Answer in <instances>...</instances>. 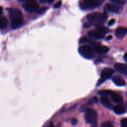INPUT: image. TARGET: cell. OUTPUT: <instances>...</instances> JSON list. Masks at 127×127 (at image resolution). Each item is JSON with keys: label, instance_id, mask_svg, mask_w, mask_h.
Here are the masks:
<instances>
[{"label": "cell", "instance_id": "cell-1", "mask_svg": "<svg viewBox=\"0 0 127 127\" xmlns=\"http://www.w3.org/2000/svg\"><path fill=\"white\" fill-rule=\"evenodd\" d=\"M9 17L11 20V27L12 29L18 28L23 24L22 12L18 9H10Z\"/></svg>", "mask_w": 127, "mask_h": 127}, {"label": "cell", "instance_id": "cell-2", "mask_svg": "<svg viewBox=\"0 0 127 127\" xmlns=\"http://www.w3.org/2000/svg\"><path fill=\"white\" fill-rule=\"evenodd\" d=\"M108 16L105 12H93L87 16L88 22L94 24H104L107 19Z\"/></svg>", "mask_w": 127, "mask_h": 127}, {"label": "cell", "instance_id": "cell-3", "mask_svg": "<svg viewBox=\"0 0 127 127\" xmlns=\"http://www.w3.org/2000/svg\"><path fill=\"white\" fill-rule=\"evenodd\" d=\"M79 52L83 57L88 59H91L95 56L94 49L89 45H83L79 47Z\"/></svg>", "mask_w": 127, "mask_h": 127}, {"label": "cell", "instance_id": "cell-4", "mask_svg": "<svg viewBox=\"0 0 127 127\" xmlns=\"http://www.w3.org/2000/svg\"><path fill=\"white\" fill-rule=\"evenodd\" d=\"M104 0H84L81 3V7L83 9H93L100 6Z\"/></svg>", "mask_w": 127, "mask_h": 127}, {"label": "cell", "instance_id": "cell-5", "mask_svg": "<svg viewBox=\"0 0 127 127\" xmlns=\"http://www.w3.org/2000/svg\"><path fill=\"white\" fill-rule=\"evenodd\" d=\"M85 120L89 124L95 126L97 122V113L93 109H87L85 113Z\"/></svg>", "mask_w": 127, "mask_h": 127}, {"label": "cell", "instance_id": "cell-6", "mask_svg": "<svg viewBox=\"0 0 127 127\" xmlns=\"http://www.w3.org/2000/svg\"><path fill=\"white\" fill-rule=\"evenodd\" d=\"M24 7L27 12H37V11L39 8V6L37 4V2H36L33 0H29L25 4Z\"/></svg>", "mask_w": 127, "mask_h": 127}, {"label": "cell", "instance_id": "cell-7", "mask_svg": "<svg viewBox=\"0 0 127 127\" xmlns=\"http://www.w3.org/2000/svg\"><path fill=\"white\" fill-rule=\"evenodd\" d=\"M122 6L118 4H107L105 6V9L107 11L113 13H119L122 10Z\"/></svg>", "mask_w": 127, "mask_h": 127}, {"label": "cell", "instance_id": "cell-8", "mask_svg": "<svg viewBox=\"0 0 127 127\" xmlns=\"http://www.w3.org/2000/svg\"><path fill=\"white\" fill-rule=\"evenodd\" d=\"M114 73V70L113 69H112V68H105V69L103 70L101 72V77H100V80L99 82V84L102 83L103 82L106 80L107 79L109 78L110 77H111Z\"/></svg>", "mask_w": 127, "mask_h": 127}, {"label": "cell", "instance_id": "cell-9", "mask_svg": "<svg viewBox=\"0 0 127 127\" xmlns=\"http://www.w3.org/2000/svg\"><path fill=\"white\" fill-rule=\"evenodd\" d=\"M94 49L97 53L100 54H104L107 53L109 52V48L107 46H102V45L100 44H95V46H94Z\"/></svg>", "mask_w": 127, "mask_h": 127}, {"label": "cell", "instance_id": "cell-10", "mask_svg": "<svg viewBox=\"0 0 127 127\" xmlns=\"http://www.w3.org/2000/svg\"><path fill=\"white\" fill-rule=\"evenodd\" d=\"M127 34V28L125 27H118L115 31V36L118 39H122Z\"/></svg>", "mask_w": 127, "mask_h": 127}, {"label": "cell", "instance_id": "cell-11", "mask_svg": "<svg viewBox=\"0 0 127 127\" xmlns=\"http://www.w3.org/2000/svg\"><path fill=\"white\" fill-rule=\"evenodd\" d=\"M115 69L118 72L127 75V64L122 63H117L114 65Z\"/></svg>", "mask_w": 127, "mask_h": 127}, {"label": "cell", "instance_id": "cell-12", "mask_svg": "<svg viewBox=\"0 0 127 127\" xmlns=\"http://www.w3.org/2000/svg\"><path fill=\"white\" fill-rule=\"evenodd\" d=\"M88 34L89 36V37L92 39H102L104 37V36H105V34L99 32L97 30L89 31Z\"/></svg>", "mask_w": 127, "mask_h": 127}, {"label": "cell", "instance_id": "cell-13", "mask_svg": "<svg viewBox=\"0 0 127 127\" xmlns=\"http://www.w3.org/2000/svg\"><path fill=\"white\" fill-rule=\"evenodd\" d=\"M112 80L116 85L124 86L126 85L125 81L121 77H119V76H115V77H114L112 78Z\"/></svg>", "mask_w": 127, "mask_h": 127}, {"label": "cell", "instance_id": "cell-14", "mask_svg": "<svg viewBox=\"0 0 127 127\" xmlns=\"http://www.w3.org/2000/svg\"><path fill=\"white\" fill-rule=\"evenodd\" d=\"M114 110L115 113H117V114L122 115L124 114L125 112V108L123 106L120 105H118L114 107Z\"/></svg>", "mask_w": 127, "mask_h": 127}, {"label": "cell", "instance_id": "cell-15", "mask_svg": "<svg viewBox=\"0 0 127 127\" xmlns=\"http://www.w3.org/2000/svg\"><path fill=\"white\" fill-rule=\"evenodd\" d=\"M100 101H101V102L102 103V104H104V105L106 107H107V108H111L112 107L111 103H110L109 98H108L107 96H103V97L100 98Z\"/></svg>", "mask_w": 127, "mask_h": 127}, {"label": "cell", "instance_id": "cell-16", "mask_svg": "<svg viewBox=\"0 0 127 127\" xmlns=\"http://www.w3.org/2000/svg\"><path fill=\"white\" fill-rule=\"evenodd\" d=\"M111 96L114 102H116V103H121V102H122L123 98L120 95L114 93Z\"/></svg>", "mask_w": 127, "mask_h": 127}, {"label": "cell", "instance_id": "cell-17", "mask_svg": "<svg viewBox=\"0 0 127 127\" xmlns=\"http://www.w3.org/2000/svg\"><path fill=\"white\" fill-rule=\"evenodd\" d=\"M8 21L5 17H0V29H4L7 26Z\"/></svg>", "mask_w": 127, "mask_h": 127}, {"label": "cell", "instance_id": "cell-18", "mask_svg": "<svg viewBox=\"0 0 127 127\" xmlns=\"http://www.w3.org/2000/svg\"><path fill=\"white\" fill-rule=\"evenodd\" d=\"M96 30H97V31H99V32H101V33H102V34H105V33H106V32L108 31L106 27H104V26H98V27H97Z\"/></svg>", "mask_w": 127, "mask_h": 127}, {"label": "cell", "instance_id": "cell-19", "mask_svg": "<svg viewBox=\"0 0 127 127\" xmlns=\"http://www.w3.org/2000/svg\"><path fill=\"white\" fill-rule=\"evenodd\" d=\"M98 93L100 95H102L104 96H107V95H112L113 94V92L110 90H101L99 91Z\"/></svg>", "mask_w": 127, "mask_h": 127}, {"label": "cell", "instance_id": "cell-20", "mask_svg": "<svg viewBox=\"0 0 127 127\" xmlns=\"http://www.w3.org/2000/svg\"><path fill=\"white\" fill-rule=\"evenodd\" d=\"M101 127H114L113 125L110 122H105L102 124Z\"/></svg>", "mask_w": 127, "mask_h": 127}, {"label": "cell", "instance_id": "cell-21", "mask_svg": "<svg viewBox=\"0 0 127 127\" xmlns=\"http://www.w3.org/2000/svg\"><path fill=\"white\" fill-rule=\"evenodd\" d=\"M110 1L115 4H123L126 2V0H110Z\"/></svg>", "mask_w": 127, "mask_h": 127}, {"label": "cell", "instance_id": "cell-22", "mask_svg": "<svg viewBox=\"0 0 127 127\" xmlns=\"http://www.w3.org/2000/svg\"><path fill=\"white\" fill-rule=\"evenodd\" d=\"M121 127H127V118H123L121 120Z\"/></svg>", "mask_w": 127, "mask_h": 127}, {"label": "cell", "instance_id": "cell-23", "mask_svg": "<svg viewBox=\"0 0 127 127\" xmlns=\"http://www.w3.org/2000/svg\"><path fill=\"white\" fill-rule=\"evenodd\" d=\"M46 10H47V7H42V8H40V9L38 8V9L37 11V12L38 14H42L43 12H44Z\"/></svg>", "mask_w": 127, "mask_h": 127}, {"label": "cell", "instance_id": "cell-24", "mask_svg": "<svg viewBox=\"0 0 127 127\" xmlns=\"http://www.w3.org/2000/svg\"><path fill=\"white\" fill-rule=\"evenodd\" d=\"M91 41L89 39H88L86 37H83V38L81 39L80 40V43H85V42H90Z\"/></svg>", "mask_w": 127, "mask_h": 127}, {"label": "cell", "instance_id": "cell-25", "mask_svg": "<svg viewBox=\"0 0 127 127\" xmlns=\"http://www.w3.org/2000/svg\"><path fill=\"white\" fill-rule=\"evenodd\" d=\"M61 6H62V1H58L57 2H56L55 4L54 7H55V8H58V7H60Z\"/></svg>", "mask_w": 127, "mask_h": 127}, {"label": "cell", "instance_id": "cell-26", "mask_svg": "<svg viewBox=\"0 0 127 127\" xmlns=\"http://www.w3.org/2000/svg\"><path fill=\"white\" fill-rule=\"evenodd\" d=\"M115 20L114 19H111L110 21H109V26H112V25H113L114 23H115Z\"/></svg>", "mask_w": 127, "mask_h": 127}, {"label": "cell", "instance_id": "cell-27", "mask_svg": "<svg viewBox=\"0 0 127 127\" xmlns=\"http://www.w3.org/2000/svg\"><path fill=\"white\" fill-rule=\"evenodd\" d=\"M77 123H78V121H77L76 119H74H74L72 120V121H71L72 125H75Z\"/></svg>", "mask_w": 127, "mask_h": 127}, {"label": "cell", "instance_id": "cell-28", "mask_svg": "<svg viewBox=\"0 0 127 127\" xmlns=\"http://www.w3.org/2000/svg\"><path fill=\"white\" fill-rule=\"evenodd\" d=\"M2 11H3L2 7L1 6H0V15H1L2 14Z\"/></svg>", "mask_w": 127, "mask_h": 127}, {"label": "cell", "instance_id": "cell-29", "mask_svg": "<svg viewBox=\"0 0 127 127\" xmlns=\"http://www.w3.org/2000/svg\"><path fill=\"white\" fill-rule=\"evenodd\" d=\"M47 2H48V3H52V2H53V1H54V0H47Z\"/></svg>", "mask_w": 127, "mask_h": 127}, {"label": "cell", "instance_id": "cell-30", "mask_svg": "<svg viewBox=\"0 0 127 127\" xmlns=\"http://www.w3.org/2000/svg\"><path fill=\"white\" fill-rule=\"evenodd\" d=\"M124 59H125V61H127V52L126 54H125V56H124Z\"/></svg>", "mask_w": 127, "mask_h": 127}, {"label": "cell", "instance_id": "cell-31", "mask_svg": "<svg viewBox=\"0 0 127 127\" xmlns=\"http://www.w3.org/2000/svg\"><path fill=\"white\" fill-rule=\"evenodd\" d=\"M55 127V126L53 125V124H50V125L49 127Z\"/></svg>", "mask_w": 127, "mask_h": 127}, {"label": "cell", "instance_id": "cell-32", "mask_svg": "<svg viewBox=\"0 0 127 127\" xmlns=\"http://www.w3.org/2000/svg\"><path fill=\"white\" fill-rule=\"evenodd\" d=\"M40 1L42 2H45L47 1V0H40Z\"/></svg>", "mask_w": 127, "mask_h": 127}, {"label": "cell", "instance_id": "cell-33", "mask_svg": "<svg viewBox=\"0 0 127 127\" xmlns=\"http://www.w3.org/2000/svg\"><path fill=\"white\" fill-rule=\"evenodd\" d=\"M112 38V36H109V37H107V39H110Z\"/></svg>", "mask_w": 127, "mask_h": 127}, {"label": "cell", "instance_id": "cell-34", "mask_svg": "<svg viewBox=\"0 0 127 127\" xmlns=\"http://www.w3.org/2000/svg\"><path fill=\"white\" fill-rule=\"evenodd\" d=\"M19 1H24V0H19Z\"/></svg>", "mask_w": 127, "mask_h": 127}]
</instances>
